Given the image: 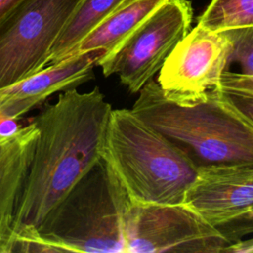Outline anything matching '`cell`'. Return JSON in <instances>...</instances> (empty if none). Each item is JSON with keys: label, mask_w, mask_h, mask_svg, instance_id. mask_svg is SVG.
I'll use <instances>...</instances> for the list:
<instances>
[{"label": "cell", "mask_w": 253, "mask_h": 253, "mask_svg": "<svg viewBox=\"0 0 253 253\" xmlns=\"http://www.w3.org/2000/svg\"><path fill=\"white\" fill-rule=\"evenodd\" d=\"M111 105L98 87L61 91L34 117L33 157L12 228L13 245L33 235L49 211L102 157Z\"/></svg>", "instance_id": "1"}, {"label": "cell", "mask_w": 253, "mask_h": 253, "mask_svg": "<svg viewBox=\"0 0 253 253\" xmlns=\"http://www.w3.org/2000/svg\"><path fill=\"white\" fill-rule=\"evenodd\" d=\"M199 169L253 165V123L215 86L187 102L169 99L152 79L130 109Z\"/></svg>", "instance_id": "2"}, {"label": "cell", "mask_w": 253, "mask_h": 253, "mask_svg": "<svg viewBox=\"0 0 253 253\" xmlns=\"http://www.w3.org/2000/svg\"><path fill=\"white\" fill-rule=\"evenodd\" d=\"M130 199L101 157L12 252L126 253L125 217Z\"/></svg>", "instance_id": "3"}, {"label": "cell", "mask_w": 253, "mask_h": 253, "mask_svg": "<svg viewBox=\"0 0 253 253\" xmlns=\"http://www.w3.org/2000/svg\"><path fill=\"white\" fill-rule=\"evenodd\" d=\"M102 157L132 202L184 204L198 174L173 142L127 109L112 110Z\"/></svg>", "instance_id": "4"}, {"label": "cell", "mask_w": 253, "mask_h": 253, "mask_svg": "<svg viewBox=\"0 0 253 253\" xmlns=\"http://www.w3.org/2000/svg\"><path fill=\"white\" fill-rule=\"evenodd\" d=\"M82 0H21L0 20V89L41 71Z\"/></svg>", "instance_id": "5"}, {"label": "cell", "mask_w": 253, "mask_h": 253, "mask_svg": "<svg viewBox=\"0 0 253 253\" xmlns=\"http://www.w3.org/2000/svg\"><path fill=\"white\" fill-rule=\"evenodd\" d=\"M191 22L189 1L166 0L97 66L105 76L117 74L130 92H139L189 33Z\"/></svg>", "instance_id": "6"}, {"label": "cell", "mask_w": 253, "mask_h": 253, "mask_svg": "<svg viewBox=\"0 0 253 253\" xmlns=\"http://www.w3.org/2000/svg\"><path fill=\"white\" fill-rule=\"evenodd\" d=\"M126 253H218L229 242L185 204L129 202L125 217Z\"/></svg>", "instance_id": "7"}, {"label": "cell", "mask_w": 253, "mask_h": 253, "mask_svg": "<svg viewBox=\"0 0 253 253\" xmlns=\"http://www.w3.org/2000/svg\"><path fill=\"white\" fill-rule=\"evenodd\" d=\"M230 51L231 43L223 32L197 25L168 55L157 83L169 99L191 101L218 84L228 70Z\"/></svg>", "instance_id": "8"}, {"label": "cell", "mask_w": 253, "mask_h": 253, "mask_svg": "<svg viewBox=\"0 0 253 253\" xmlns=\"http://www.w3.org/2000/svg\"><path fill=\"white\" fill-rule=\"evenodd\" d=\"M184 204L213 226L252 212L253 165L199 168Z\"/></svg>", "instance_id": "9"}, {"label": "cell", "mask_w": 253, "mask_h": 253, "mask_svg": "<svg viewBox=\"0 0 253 253\" xmlns=\"http://www.w3.org/2000/svg\"><path fill=\"white\" fill-rule=\"evenodd\" d=\"M103 49L75 52L41 71L0 89V121H17L49 96L77 87L93 78Z\"/></svg>", "instance_id": "10"}, {"label": "cell", "mask_w": 253, "mask_h": 253, "mask_svg": "<svg viewBox=\"0 0 253 253\" xmlns=\"http://www.w3.org/2000/svg\"><path fill=\"white\" fill-rule=\"evenodd\" d=\"M37 138L33 121L12 132L0 133V253H10L16 211Z\"/></svg>", "instance_id": "11"}, {"label": "cell", "mask_w": 253, "mask_h": 253, "mask_svg": "<svg viewBox=\"0 0 253 253\" xmlns=\"http://www.w3.org/2000/svg\"><path fill=\"white\" fill-rule=\"evenodd\" d=\"M166 0H131L98 24L78 44L75 52L103 49L114 51Z\"/></svg>", "instance_id": "12"}, {"label": "cell", "mask_w": 253, "mask_h": 253, "mask_svg": "<svg viewBox=\"0 0 253 253\" xmlns=\"http://www.w3.org/2000/svg\"><path fill=\"white\" fill-rule=\"evenodd\" d=\"M131 0H82L56 40L48 64L74 53L80 42L110 14ZM47 64V65H48Z\"/></svg>", "instance_id": "13"}, {"label": "cell", "mask_w": 253, "mask_h": 253, "mask_svg": "<svg viewBox=\"0 0 253 253\" xmlns=\"http://www.w3.org/2000/svg\"><path fill=\"white\" fill-rule=\"evenodd\" d=\"M198 26L211 32L251 27L253 0H212L199 17Z\"/></svg>", "instance_id": "14"}, {"label": "cell", "mask_w": 253, "mask_h": 253, "mask_svg": "<svg viewBox=\"0 0 253 253\" xmlns=\"http://www.w3.org/2000/svg\"><path fill=\"white\" fill-rule=\"evenodd\" d=\"M216 87L253 123V76L227 70L222 74Z\"/></svg>", "instance_id": "15"}, {"label": "cell", "mask_w": 253, "mask_h": 253, "mask_svg": "<svg viewBox=\"0 0 253 253\" xmlns=\"http://www.w3.org/2000/svg\"><path fill=\"white\" fill-rule=\"evenodd\" d=\"M231 43L228 63H236L241 73L253 76V26L221 31Z\"/></svg>", "instance_id": "16"}, {"label": "cell", "mask_w": 253, "mask_h": 253, "mask_svg": "<svg viewBox=\"0 0 253 253\" xmlns=\"http://www.w3.org/2000/svg\"><path fill=\"white\" fill-rule=\"evenodd\" d=\"M224 252L228 253H253V237L241 239L227 246Z\"/></svg>", "instance_id": "17"}, {"label": "cell", "mask_w": 253, "mask_h": 253, "mask_svg": "<svg viewBox=\"0 0 253 253\" xmlns=\"http://www.w3.org/2000/svg\"><path fill=\"white\" fill-rule=\"evenodd\" d=\"M21 0H0V20Z\"/></svg>", "instance_id": "18"}]
</instances>
